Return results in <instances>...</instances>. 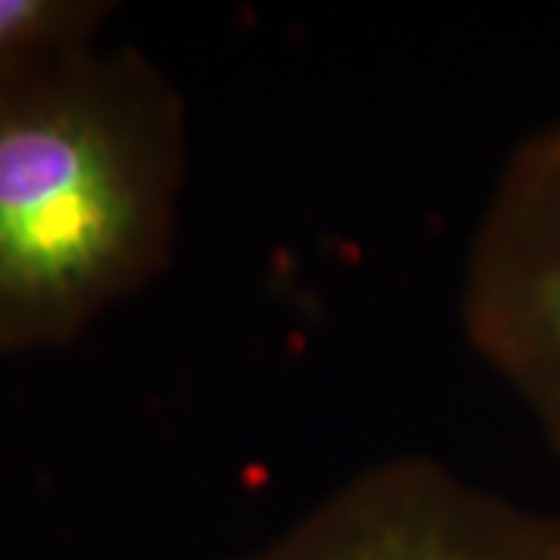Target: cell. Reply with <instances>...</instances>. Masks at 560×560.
Masks as SVG:
<instances>
[{
    "mask_svg": "<svg viewBox=\"0 0 560 560\" xmlns=\"http://www.w3.org/2000/svg\"><path fill=\"white\" fill-rule=\"evenodd\" d=\"M460 327L560 458V116L508 153L482 202Z\"/></svg>",
    "mask_w": 560,
    "mask_h": 560,
    "instance_id": "2",
    "label": "cell"
},
{
    "mask_svg": "<svg viewBox=\"0 0 560 560\" xmlns=\"http://www.w3.org/2000/svg\"><path fill=\"white\" fill-rule=\"evenodd\" d=\"M224 560H560V514L427 455L374 460L278 536Z\"/></svg>",
    "mask_w": 560,
    "mask_h": 560,
    "instance_id": "3",
    "label": "cell"
},
{
    "mask_svg": "<svg viewBox=\"0 0 560 560\" xmlns=\"http://www.w3.org/2000/svg\"><path fill=\"white\" fill-rule=\"evenodd\" d=\"M187 106L135 44L0 69V352L75 342L172 261Z\"/></svg>",
    "mask_w": 560,
    "mask_h": 560,
    "instance_id": "1",
    "label": "cell"
},
{
    "mask_svg": "<svg viewBox=\"0 0 560 560\" xmlns=\"http://www.w3.org/2000/svg\"><path fill=\"white\" fill-rule=\"evenodd\" d=\"M109 16L101 0H0V69L101 40Z\"/></svg>",
    "mask_w": 560,
    "mask_h": 560,
    "instance_id": "4",
    "label": "cell"
}]
</instances>
